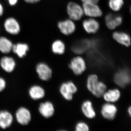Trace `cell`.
Masks as SVG:
<instances>
[{
	"mask_svg": "<svg viewBox=\"0 0 131 131\" xmlns=\"http://www.w3.org/2000/svg\"><path fill=\"white\" fill-rule=\"evenodd\" d=\"M36 70L41 80L47 81L51 78L52 71L47 64L42 63L39 64L37 66Z\"/></svg>",
	"mask_w": 131,
	"mask_h": 131,
	"instance_id": "4fadbf2b",
	"label": "cell"
},
{
	"mask_svg": "<svg viewBox=\"0 0 131 131\" xmlns=\"http://www.w3.org/2000/svg\"><path fill=\"white\" fill-rule=\"evenodd\" d=\"M52 52L57 55H63L66 51V46L62 40L57 39L52 43L51 46Z\"/></svg>",
	"mask_w": 131,
	"mask_h": 131,
	"instance_id": "ac0fdd59",
	"label": "cell"
},
{
	"mask_svg": "<svg viewBox=\"0 0 131 131\" xmlns=\"http://www.w3.org/2000/svg\"><path fill=\"white\" fill-rule=\"evenodd\" d=\"M16 116L18 122L23 125H27L31 119L30 113L25 108H19L16 112Z\"/></svg>",
	"mask_w": 131,
	"mask_h": 131,
	"instance_id": "9a60e30c",
	"label": "cell"
},
{
	"mask_svg": "<svg viewBox=\"0 0 131 131\" xmlns=\"http://www.w3.org/2000/svg\"><path fill=\"white\" fill-rule=\"evenodd\" d=\"M69 67L75 75L83 74L87 70L86 59L81 55H76L71 59Z\"/></svg>",
	"mask_w": 131,
	"mask_h": 131,
	"instance_id": "3957f363",
	"label": "cell"
},
{
	"mask_svg": "<svg viewBox=\"0 0 131 131\" xmlns=\"http://www.w3.org/2000/svg\"><path fill=\"white\" fill-rule=\"evenodd\" d=\"M112 37L117 43L124 47H129L130 46V36L126 32L121 31H115L113 32Z\"/></svg>",
	"mask_w": 131,
	"mask_h": 131,
	"instance_id": "30bf717a",
	"label": "cell"
},
{
	"mask_svg": "<svg viewBox=\"0 0 131 131\" xmlns=\"http://www.w3.org/2000/svg\"><path fill=\"white\" fill-rule=\"evenodd\" d=\"M12 50L14 53L17 54L20 58H23L26 54V52L29 50L28 45L26 44L19 43L13 45Z\"/></svg>",
	"mask_w": 131,
	"mask_h": 131,
	"instance_id": "44dd1931",
	"label": "cell"
},
{
	"mask_svg": "<svg viewBox=\"0 0 131 131\" xmlns=\"http://www.w3.org/2000/svg\"><path fill=\"white\" fill-rule=\"evenodd\" d=\"M118 112V108L114 103L105 102L102 106L101 113L103 118L108 121L114 120Z\"/></svg>",
	"mask_w": 131,
	"mask_h": 131,
	"instance_id": "52a82bcc",
	"label": "cell"
},
{
	"mask_svg": "<svg viewBox=\"0 0 131 131\" xmlns=\"http://www.w3.org/2000/svg\"><path fill=\"white\" fill-rule=\"evenodd\" d=\"M13 45L9 39L4 37H0V51L3 53H9L13 48Z\"/></svg>",
	"mask_w": 131,
	"mask_h": 131,
	"instance_id": "7402d4cb",
	"label": "cell"
},
{
	"mask_svg": "<svg viewBox=\"0 0 131 131\" xmlns=\"http://www.w3.org/2000/svg\"><path fill=\"white\" fill-rule=\"evenodd\" d=\"M39 109L40 114L46 118L51 117L55 112L54 106L50 102L41 103Z\"/></svg>",
	"mask_w": 131,
	"mask_h": 131,
	"instance_id": "2e32d148",
	"label": "cell"
},
{
	"mask_svg": "<svg viewBox=\"0 0 131 131\" xmlns=\"http://www.w3.org/2000/svg\"><path fill=\"white\" fill-rule=\"evenodd\" d=\"M123 18L121 15L113 13H108L105 16L106 27L111 30H114L120 26L123 23Z\"/></svg>",
	"mask_w": 131,
	"mask_h": 131,
	"instance_id": "ba28073f",
	"label": "cell"
},
{
	"mask_svg": "<svg viewBox=\"0 0 131 131\" xmlns=\"http://www.w3.org/2000/svg\"><path fill=\"white\" fill-rule=\"evenodd\" d=\"M124 5V0H108V5L109 8L115 13L119 12Z\"/></svg>",
	"mask_w": 131,
	"mask_h": 131,
	"instance_id": "cb8c5ba5",
	"label": "cell"
},
{
	"mask_svg": "<svg viewBox=\"0 0 131 131\" xmlns=\"http://www.w3.org/2000/svg\"><path fill=\"white\" fill-rule=\"evenodd\" d=\"M127 112L129 116L131 117V106H130L128 107L127 109Z\"/></svg>",
	"mask_w": 131,
	"mask_h": 131,
	"instance_id": "4dcf8cb0",
	"label": "cell"
},
{
	"mask_svg": "<svg viewBox=\"0 0 131 131\" xmlns=\"http://www.w3.org/2000/svg\"><path fill=\"white\" fill-rule=\"evenodd\" d=\"M24 1L28 3H33L38 2L40 0H24Z\"/></svg>",
	"mask_w": 131,
	"mask_h": 131,
	"instance_id": "f1b7e54d",
	"label": "cell"
},
{
	"mask_svg": "<svg viewBox=\"0 0 131 131\" xmlns=\"http://www.w3.org/2000/svg\"><path fill=\"white\" fill-rule=\"evenodd\" d=\"M4 26L6 31L10 34L16 35L20 31V27L18 21L13 18H9L5 20Z\"/></svg>",
	"mask_w": 131,
	"mask_h": 131,
	"instance_id": "5bb4252c",
	"label": "cell"
},
{
	"mask_svg": "<svg viewBox=\"0 0 131 131\" xmlns=\"http://www.w3.org/2000/svg\"><path fill=\"white\" fill-rule=\"evenodd\" d=\"M82 26L84 31L88 34H95L100 30V24L96 18H88L82 22Z\"/></svg>",
	"mask_w": 131,
	"mask_h": 131,
	"instance_id": "9c48e42d",
	"label": "cell"
},
{
	"mask_svg": "<svg viewBox=\"0 0 131 131\" xmlns=\"http://www.w3.org/2000/svg\"><path fill=\"white\" fill-rule=\"evenodd\" d=\"M3 8L2 5L0 3V16H1L3 14Z\"/></svg>",
	"mask_w": 131,
	"mask_h": 131,
	"instance_id": "f546056e",
	"label": "cell"
},
{
	"mask_svg": "<svg viewBox=\"0 0 131 131\" xmlns=\"http://www.w3.org/2000/svg\"><path fill=\"white\" fill-rule=\"evenodd\" d=\"M121 91L118 88L108 89L103 94L102 98L106 102L115 103L121 98Z\"/></svg>",
	"mask_w": 131,
	"mask_h": 131,
	"instance_id": "8fae6325",
	"label": "cell"
},
{
	"mask_svg": "<svg viewBox=\"0 0 131 131\" xmlns=\"http://www.w3.org/2000/svg\"><path fill=\"white\" fill-rule=\"evenodd\" d=\"M59 90L61 95L68 101H72L74 95L78 91L77 86L71 81L62 83L60 85Z\"/></svg>",
	"mask_w": 131,
	"mask_h": 131,
	"instance_id": "5b68a950",
	"label": "cell"
},
{
	"mask_svg": "<svg viewBox=\"0 0 131 131\" xmlns=\"http://www.w3.org/2000/svg\"><path fill=\"white\" fill-rule=\"evenodd\" d=\"M66 10L68 18L75 22L80 21L84 16L82 5L74 1L67 3Z\"/></svg>",
	"mask_w": 131,
	"mask_h": 131,
	"instance_id": "7a4b0ae2",
	"label": "cell"
},
{
	"mask_svg": "<svg viewBox=\"0 0 131 131\" xmlns=\"http://www.w3.org/2000/svg\"><path fill=\"white\" fill-rule=\"evenodd\" d=\"M58 27L63 35L68 36L75 32L77 26L75 21L68 18L59 21L58 24Z\"/></svg>",
	"mask_w": 131,
	"mask_h": 131,
	"instance_id": "8992f818",
	"label": "cell"
},
{
	"mask_svg": "<svg viewBox=\"0 0 131 131\" xmlns=\"http://www.w3.org/2000/svg\"><path fill=\"white\" fill-rule=\"evenodd\" d=\"M74 131H90V127L86 122L84 121H79L76 124Z\"/></svg>",
	"mask_w": 131,
	"mask_h": 131,
	"instance_id": "d4e9b609",
	"label": "cell"
},
{
	"mask_svg": "<svg viewBox=\"0 0 131 131\" xmlns=\"http://www.w3.org/2000/svg\"><path fill=\"white\" fill-rule=\"evenodd\" d=\"M81 109L83 115L89 119H94L96 117V113L93 103L90 100L84 101L82 103Z\"/></svg>",
	"mask_w": 131,
	"mask_h": 131,
	"instance_id": "7c38bea8",
	"label": "cell"
},
{
	"mask_svg": "<svg viewBox=\"0 0 131 131\" xmlns=\"http://www.w3.org/2000/svg\"><path fill=\"white\" fill-rule=\"evenodd\" d=\"M113 81L118 88L121 89H125L130 84V70L128 66L119 68L115 72Z\"/></svg>",
	"mask_w": 131,
	"mask_h": 131,
	"instance_id": "6da1fadb",
	"label": "cell"
},
{
	"mask_svg": "<svg viewBox=\"0 0 131 131\" xmlns=\"http://www.w3.org/2000/svg\"><path fill=\"white\" fill-rule=\"evenodd\" d=\"M84 15L87 18H97L103 16V12L98 3L86 2L82 3Z\"/></svg>",
	"mask_w": 131,
	"mask_h": 131,
	"instance_id": "277c9868",
	"label": "cell"
},
{
	"mask_svg": "<svg viewBox=\"0 0 131 131\" xmlns=\"http://www.w3.org/2000/svg\"><path fill=\"white\" fill-rule=\"evenodd\" d=\"M106 84L103 81L99 80L96 83L92 94L97 98H101L103 94L107 90Z\"/></svg>",
	"mask_w": 131,
	"mask_h": 131,
	"instance_id": "ffe728a7",
	"label": "cell"
},
{
	"mask_svg": "<svg viewBox=\"0 0 131 131\" xmlns=\"http://www.w3.org/2000/svg\"><path fill=\"white\" fill-rule=\"evenodd\" d=\"M30 96L34 100H38L45 96L44 90L39 86H34L31 88L29 91Z\"/></svg>",
	"mask_w": 131,
	"mask_h": 131,
	"instance_id": "603a6c76",
	"label": "cell"
},
{
	"mask_svg": "<svg viewBox=\"0 0 131 131\" xmlns=\"http://www.w3.org/2000/svg\"><path fill=\"white\" fill-rule=\"evenodd\" d=\"M13 117L12 114L7 111L0 112V127L2 129H6L12 125Z\"/></svg>",
	"mask_w": 131,
	"mask_h": 131,
	"instance_id": "e0dca14e",
	"label": "cell"
},
{
	"mask_svg": "<svg viewBox=\"0 0 131 131\" xmlns=\"http://www.w3.org/2000/svg\"><path fill=\"white\" fill-rule=\"evenodd\" d=\"M18 0H8L9 4L11 6H14L16 5V3L18 2Z\"/></svg>",
	"mask_w": 131,
	"mask_h": 131,
	"instance_id": "83f0119b",
	"label": "cell"
},
{
	"mask_svg": "<svg viewBox=\"0 0 131 131\" xmlns=\"http://www.w3.org/2000/svg\"><path fill=\"white\" fill-rule=\"evenodd\" d=\"M82 3L86 2H94L98 3L100 0H80Z\"/></svg>",
	"mask_w": 131,
	"mask_h": 131,
	"instance_id": "4316f807",
	"label": "cell"
},
{
	"mask_svg": "<svg viewBox=\"0 0 131 131\" xmlns=\"http://www.w3.org/2000/svg\"><path fill=\"white\" fill-rule=\"evenodd\" d=\"M6 82L5 80L0 78V91H2L6 87Z\"/></svg>",
	"mask_w": 131,
	"mask_h": 131,
	"instance_id": "484cf974",
	"label": "cell"
},
{
	"mask_svg": "<svg viewBox=\"0 0 131 131\" xmlns=\"http://www.w3.org/2000/svg\"><path fill=\"white\" fill-rule=\"evenodd\" d=\"M1 65L5 71L10 73L14 69L15 66V62L12 58L5 57L1 59Z\"/></svg>",
	"mask_w": 131,
	"mask_h": 131,
	"instance_id": "d6986e66",
	"label": "cell"
}]
</instances>
